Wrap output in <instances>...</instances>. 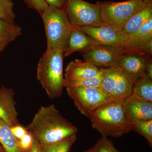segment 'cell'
<instances>
[{
  "label": "cell",
  "instance_id": "cell-34",
  "mask_svg": "<svg viewBox=\"0 0 152 152\" xmlns=\"http://www.w3.org/2000/svg\"><path fill=\"white\" fill-rule=\"evenodd\" d=\"M0 152H3V151H0Z\"/></svg>",
  "mask_w": 152,
  "mask_h": 152
},
{
  "label": "cell",
  "instance_id": "cell-16",
  "mask_svg": "<svg viewBox=\"0 0 152 152\" xmlns=\"http://www.w3.org/2000/svg\"><path fill=\"white\" fill-rule=\"evenodd\" d=\"M152 18V4L148 5L131 17L121 31L127 38L140 29Z\"/></svg>",
  "mask_w": 152,
  "mask_h": 152
},
{
  "label": "cell",
  "instance_id": "cell-9",
  "mask_svg": "<svg viewBox=\"0 0 152 152\" xmlns=\"http://www.w3.org/2000/svg\"><path fill=\"white\" fill-rule=\"evenodd\" d=\"M151 61L152 57L125 46L116 66L121 68L134 83L146 76L147 66Z\"/></svg>",
  "mask_w": 152,
  "mask_h": 152
},
{
  "label": "cell",
  "instance_id": "cell-2",
  "mask_svg": "<svg viewBox=\"0 0 152 152\" xmlns=\"http://www.w3.org/2000/svg\"><path fill=\"white\" fill-rule=\"evenodd\" d=\"M123 101L111 102L99 107L89 115L92 126L103 137H119L132 131L125 118Z\"/></svg>",
  "mask_w": 152,
  "mask_h": 152
},
{
  "label": "cell",
  "instance_id": "cell-23",
  "mask_svg": "<svg viewBox=\"0 0 152 152\" xmlns=\"http://www.w3.org/2000/svg\"><path fill=\"white\" fill-rule=\"evenodd\" d=\"M132 131L144 137L152 146V120L135 121L129 123Z\"/></svg>",
  "mask_w": 152,
  "mask_h": 152
},
{
  "label": "cell",
  "instance_id": "cell-22",
  "mask_svg": "<svg viewBox=\"0 0 152 152\" xmlns=\"http://www.w3.org/2000/svg\"><path fill=\"white\" fill-rule=\"evenodd\" d=\"M102 75L80 79L64 78V87H83L100 88Z\"/></svg>",
  "mask_w": 152,
  "mask_h": 152
},
{
  "label": "cell",
  "instance_id": "cell-33",
  "mask_svg": "<svg viewBox=\"0 0 152 152\" xmlns=\"http://www.w3.org/2000/svg\"><path fill=\"white\" fill-rule=\"evenodd\" d=\"M0 151H2L4 152H5L4 150L3 149V147L1 145V144H0Z\"/></svg>",
  "mask_w": 152,
  "mask_h": 152
},
{
  "label": "cell",
  "instance_id": "cell-8",
  "mask_svg": "<svg viewBox=\"0 0 152 152\" xmlns=\"http://www.w3.org/2000/svg\"><path fill=\"white\" fill-rule=\"evenodd\" d=\"M66 88L68 96L73 100L77 108L88 118L95 109L112 102L101 88L73 87Z\"/></svg>",
  "mask_w": 152,
  "mask_h": 152
},
{
  "label": "cell",
  "instance_id": "cell-18",
  "mask_svg": "<svg viewBox=\"0 0 152 152\" xmlns=\"http://www.w3.org/2000/svg\"><path fill=\"white\" fill-rule=\"evenodd\" d=\"M0 144L5 152H23L10 127L1 118Z\"/></svg>",
  "mask_w": 152,
  "mask_h": 152
},
{
  "label": "cell",
  "instance_id": "cell-13",
  "mask_svg": "<svg viewBox=\"0 0 152 152\" xmlns=\"http://www.w3.org/2000/svg\"><path fill=\"white\" fill-rule=\"evenodd\" d=\"M15 96L12 89L5 86L0 88V118L11 128L20 125Z\"/></svg>",
  "mask_w": 152,
  "mask_h": 152
},
{
  "label": "cell",
  "instance_id": "cell-28",
  "mask_svg": "<svg viewBox=\"0 0 152 152\" xmlns=\"http://www.w3.org/2000/svg\"><path fill=\"white\" fill-rule=\"evenodd\" d=\"M13 134L18 140H20L24 136L28 133L26 128L23 127L20 124L11 128Z\"/></svg>",
  "mask_w": 152,
  "mask_h": 152
},
{
  "label": "cell",
  "instance_id": "cell-10",
  "mask_svg": "<svg viewBox=\"0 0 152 152\" xmlns=\"http://www.w3.org/2000/svg\"><path fill=\"white\" fill-rule=\"evenodd\" d=\"M124 47L97 44L80 52L85 60L89 61L99 68L116 66Z\"/></svg>",
  "mask_w": 152,
  "mask_h": 152
},
{
  "label": "cell",
  "instance_id": "cell-26",
  "mask_svg": "<svg viewBox=\"0 0 152 152\" xmlns=\"http://www.w3.org/2000/svg\"><path fill=\"white\" fill-rule=\"evenodd\" d=\"M30 8L37 11L40 15L43 13L49 6L45 0H23Z\"/></svg>",
  "mask_w": 152,
  "mask_h": 152
},
{
  "label": "cell",
  "instance_id": "cell-32",
  "mask_svg": "<svg viewBox=\"0 0 152 152\" xmlns=\"http://www.w3.org/2000/svg\"><path fill=\"white\" fill-rule=\"evenodd\" d=\"M142 2L145 5L152 4V0H142Z\"/></svg>",
  "mask_w": 152,
  "mask_h": 152
},
{
  "label": "cell",
  "instance_id": "cell-3",
  "mask_svg": "<svg viewBox=\"0 0 152 152\" xmlns=\"http://www.w3.org/2000/svg\"><path fill=\"white\" fill-rule=\"evenodd\" d=\"M64 50H47L37 66V79L51 99L59 98L64 87L63 71Z\"/></svg>",
  "mask_w": 152,
  "mask_h": 152
},
{
  "label": "cell",
  "instance_id": "cell-14",
  "mask_svg": "<svg viewBox=\"0 0 152 152\" xmlns=\"http://www.w3.org/2000/svg\"><path fill=\"white\" fill-rule=\"evenodd\" d=\"M65 79H80L91 77L101 74L99 68L89 61L76 59L67 66L65 70Z\"/></svg>",
  "mask_w": 152,
  "mask_h": 152
},
{
  "label": "cell",
  "instance_id": "cell-12",
  "mask_svg": "<svg viewBox=\"0 0 152 152\" xmlns=\"http://www.w3.org/2000/svg\"><path fill=\"white\" fill-rule=\"evenodd\" d=\"M125 118L129 124L138 121L152 120V102L130 95L123 101Z\"/></svg>",
  "mask_w": 152,
  "mask_h": 152
},
{
  "label": "cell",
  "instance_id": "cell-5",
  "mask_svg": "<svg viewBox=\"0 0 152 152\" xmlns=\"http://www.w3.org/2000/svg\"><path fill=\"white\" fill-rule=\"evenodd\" d=\"M102 75L100 88L112 102L123 101L131 95L134 82L118 66L99 68Z\"/></svg>",
  "mask_w": 152,
  "mask_h": 152
},
{
  "label": "cell",
  "instance_id": "cell-11",
  "mask_svg": "<svg viewBox=\"0 0 152 152\" xmlns=\"http://www.w3.org/2000/svg\"><path fill=\"white\" fill-rule=\"evenodd\" d=\"M95 40L99 44L109 45L125 46L127 38L122 31L110 26L75 27Z\"/></svg>",
  "mask_w": 152,
  "mask_h": 152
},
{
  "label": "cell",
  "instance_id": "cell-6",
  "mask_svg": "<svg viewBox=\"0 0 152 152\" xmlns=\"http://www.w3.org/2000/svg\"><path fill=\"white\" fill-rule=\"evenodd\" d=\"M104 23L118 31H121L131 17L147 5L142 0H129L125 1L99 2Z\"/></svg>",
  "mask_w": 152,
  "mask_h": 152
},
{
  "label": "cell",
  "instance_id": "cell-19",
  "mask_svg": "<svg viewBox=\"0 0 152 152\" xmlns=\"http://www.w3.org/2000/svg\"><path fill=\"white\" fill-rule=\"evenodd\" d=\"M152 40V18L140 29L128 37L126 46L135 48L141 46Z\"/></svg>",
  "mask_w": 152,
  "mask_h": 152
},
{
  "label": "cell",
  "instance_id": "cell-7",
  "mask_svg": "<svg viewBox=\"0 0 152 152\" xmlns=\"http://www.w3.org/2000/svg\"><path fill=\"white\" fill-rule=\"evenodd\" d=\"M64 10L74 27L106 26L102 18L99 2L92 4L83 0H66Z\"/></svg>",
  "mask_w": 152,
  "mask_h": 152
},
{
  "label": "cell",
  "instance_id": "cell-30",
  "mask_svg": "<svg viewBox=\"0 0 152 152\" xmlns=\"http://www.w3.org/2000/svg\"><path fill=\"white\" fill-rule=\"evenodd\" d=\"M23 152H42L40 145L36 139L33 137V142L31 147L28 149L23 151Z\"/></svg>",
  "mask_w": 152,
  "mask_h": 152
},
{
  "label": "cell",
  "instance_id": "cell-24",
  "mask_svg": "<svg viewBox=\"0 0 152 152\" xmlns=\"http://www.w3.org/2000/svg\"><path fill=\"white\" fill-rule=\"evenodd\" d=\"M12 0H0V19L10 23H15L16 15Z\"/></svg>",
  "mask_w": 152,
  "mask_h": 152
},
{
  "label": "cell",
  "instance_id": "cell-25",
  "mask_svg": "<svg viewBox=\"0 0 152 152\" xmlns=\"http://www.w3.org/2000/svg\"><path fill=\"white\" fill-rule=\"evenodd\" d=\"M83 152H121L107 137L102 136L94 146Z\"/></svg>",
  "mask_w": 152,
  "mask_h": 152
},
{
  "label": "cell",
  "instance_id": "cell-1",
  "mask_svg": "<svg viewBox=\"0 0 152 152\" xmlns=\"http://www.w3.org/2000/svg\"><path fill=\"white\" fill-rule=\"evenodd\" d=\"M26 129L40 145L61 141L77 135L78 131L54 104L41 107Z\"/></svg>",
  "mask_w": 152,
  "mask_h": 152
},
{
  "label": "cell",
  "instance_id": "cell-21",
  "mask_svg": "<svg viewBox=\"0 0 152 152\" xmlns=\"http://www.w3.org/2000/svg\"><path fill=\"white\" fill-rule=\"evenodd\" d=\"M77 140V135L55 143L40 145L42 152H70Z\"/></svg>",
  "mask_w": 152,
  "mask_h": 152
},
{
  "label": "cell",
  "instance_id": "cell-31",
  "mask_svg": "<svg viewBox=\"0 0 152 152\" xmlns=\"http://www.w3.org/2000/svg\"><path fill=\"white\" fill-rule=\"evenodd\" d=\"M145 75L149 78L152 80V61H150L147 66Z\"/></svg>",
  "mask_w": 152,
  "mask_h": 152
},
{
  "label": "cell",
  "instance_id": "cell-27",
  "mask_svg": "<svg viewBox=\"0 0 152 152\" xmlns=\"http://www.w3.org/2000/svg\"><path fill=\"white\" fill-rule=\"evenodd\" d=\"M33 142V137L29 133H27L20 140H18L19 146L22 151L29 149Z\"/></svg>",
  "mask_w": 152,
  "mask_h": 152
},
{
  "label": "cell",
  "instance_id": "cell-17",
  "mask_svg": "<svg viewBox=\"0 0 152 152\" xmlns=\"http://www.w3.org/2000/svg\"><path fill=\"white\" fill-rule=\"evenodd\" d=\"M22 33L21 28L15 23H8L0 19V53Z\"/></svg>",
  "mask_w": 152,
  "mask_h": 152
},
{
  "label": "cell",
  "instance_id": "cell-20",
  "mask_svg": "<svg viewBox=\"0 0 152 152\" xmlns=\"http://www.w3.org/2000/svg\"><path fill=\"white\" fill-rule=\"evenodd\" d=\"M131 95L152 102V80L145 76L134 82Z\"/></svg>",
  "mask_w": 152,
  "mask_h": 152
},
{
  "label": "cell",
  "instance_id": "cell-4",
  "mask_svg": "<svg viewBox=\"0 0 152 152\" xmlns=\"http://www.w3.org/2000/svg\"><path fill=\"white\" fill-rule=\"evenodd\" d=\"M41 16L46 34L47 50H64L74 28L68 19L64 8L49 5Z\"/></svg>",
  "mask_w": 152,
  "mask_h": 152
},
{
  "label": "cell",
  "instance_id": "cell-15",
  "mask_svg": "<svg viewBox=\"0 0 152 152\" xmlns=\"http://www.w3.org/2000/svg\"><path fill=\"white\" fill-rule=\"evenodd\" d=\"M97 44L92 38L74 27L64 49V57H67L75 52L84 51Z\"/></svg>",
  "mask_w": 152,
  "mask_h": 152
},
{
  "label": "cell",
  "instance_id": "cell-29",
  "mask_svg": "<svg viewBox=\"0 0 152 152\" xmlns=\"http://www.w3.org/2000/svg\"><path fill=\"white\" fill-rule=\"evenodd\" d=\"M49 6L58 8H64L66 0H45Z\"/></svg>",
  "mask_w": 152,
  "mask_h": 152
}]
</instances>
